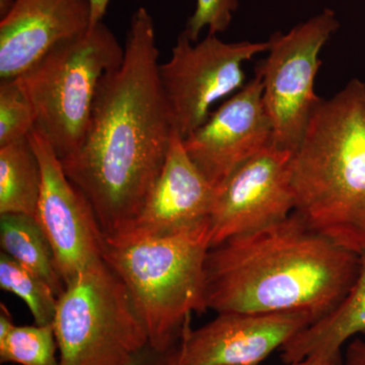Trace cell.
<instances>
[{"instance_id": "1", "label": "cell", "mask_w": 365, "mask_h": 365, "mask_svg": "<svg viewBox=\"0 0 365 365\" xmlns=\"http://www.w3.org/2000/svg\"><path fill=\"white\" fill-rule=\"evenodd\" d=\"M155 32L150 14L137 9L123 61L103 79L83 143L61 160L105 237L119 234L138 215L176 130L160 85Z\"/></svg>"}, {"instance_id": "2", "label": "cell", "mask_w": 365, "mask_h": 365, "mask_svg": "<svg viewBox=\"0 0 365 365\" xmlns=\"http://www.w3.org/2000/svg\"><path fill=\"white\" fill-rule=\"evenodd\" d=\"M359 263L360 255L317 234L292 212L270 227L210 247L206 309L217 314L306 312L318 321L345 299Z\"/></svg>"}, {"instance_id": "3", "label": "cell", "mask_w": 365, "mask_h": 365, "mask_svg": "<svg viewBox=\"0 0 365 365\" xmlns=\"http://www.w3.org/2000/svg\"><path fill=\"white\" fill-rule=\"evenodd\" d=\"M294 211L341 248L365 253V83L322 100L292 158Z\"/></svg>"}, {"instance_id": "4", "label": "cell", "mask_w": 365, "mask_h": 365, "mask_svg": "<svg viewBox=\"0 0 365 365\" xmlns=\"http://www.w3.org/2000/svg\"><path fill=\"white\" fill-rule=\"evenodd\" d=\"M210 222L134 242L106 239L103 259L121 278L158 351L181 340L191 314L206 311L205 261Z\"/></svg>"}, {"instance_id": "5", "label": "cell", "mask_w": 365, "mask_h": 365, "mask_svg": "<svg viewBox=\"0 0 365 365\" xmlns=\"http://www.w3.org/2000/svg\"><path fill=\"white\" fill-rule=\"evenodd\" d=\"M124 58V48L103 21L60 43L16 78L37 125L63 160L83 143L103 79Z\"/></svg>"}, {"instance_id": "6", "label": "cell", "mask_w": 365, "mask_h": 365, "mask_svg": "<svg viewBox=\"0 0 365 365\" xmlns=\"http://www.w3.org/2000/svg\"><path fill=\"white\" fill-rule=\"evenodd\" d=\"M52 324L59 365H126L150 345L126 285L104 259L66 283Z\"/></svg>"}, {"instance_id": "7", "label": "cell", "mask_w": 365, "mask_h": 365, "mask_svg": "<svg viewBox=\"0 0 365 365\" xmlns=\"http://www.w3.org/2000/svg\"><path fill=\"white\" fill-rule=\"evenodd\" d=\"M339 26L335 11L325 9L289 32L274 33L269 39L267 58L256 71L262 76L264 105L278 148L297 150L323 100L314 93L322 66L319 55Z\"/></svg>"}, {"instance_id": "8", "label": "cell", "mask_w": 365, "mask_h": 365, "mask_svg": "<svg viewBox=\"0 0 365 365\" xmlns=\"http://www.w3.org/2000/svg\"><path fill=\"white\" fill-rule=\"evenodd\" d=\"M268 48V41L225 43L210 34L195 44L184 32L178 37L158 73L173 123L182 138L208 119L215 103L244 88L245 62Z\"/></svg>"}, {"instance_id": "9", "label": "cell", "mask_w": 365, "mask_h": 365, "mask_svg": "<svg viewBox=\"0 0 365 365\" xmlns=\"http://www.w3.org/2000/svg\"><path fill=\"white\" fill-rule=\"evenodd\" d=\"M42 170L36 220L50 242L64 284L103 260L106 237L91 203L67 177L61 160L39 127L29 135Z\"/></svg>"}, {"instance_id": "10", "label": "cell", "mask_w": 365, "mask_h": 365, "mask_svg": "<svg viewBox=\"0 0 365 365\" xmlns=\"http://www.w3.org/2000/svg\"><path fill=\"white\" fill-rule=\"evenodd\" d=\"M294 153L271 143L217 190L210 215L211 247L270 227L294 212Z\"/></svg>"}, {"instance_id": "11", "label": "cell", "mask_w": 365, "mask_h": 365, "mask_svg": "<svg viewBox=\"0 0 365 365\" xmlns=\"http://www.w3.org/2000/svg\"><path fill=\"white\" fill-rule=\"evenodd\" d=\"M192 162L216 190L245 163L273 143L260 72L182 138Z\"/></svg>"}, {"instance_id": "12", "label": "cell", "mask_w": 365, "mask_h": 365, "mask_svg": "<svg viewBox=\"0 0 365 365\" xmlns=\"http://www.w3.org/2000/svg\"><path fill=\"white\" fill-rule=\"evenodd\" d=\"M314 321L306 312L220 313L196 330L186 326L175 365H259Z\"/></svg>"}, {"instance_id": "13", "label": "cell", "mask_w": 365, "mask_h": 365, "mask_svg": "<svg viewBox=\"0 0 365 365\" xmlns=\"http://www.w3.org/2000/svg\"><path fill=\"white\" fill-rule=\"evenodd\" d=\"M217 190L204 177L175 130L157 181L138 215L113 242H134L177 234L210 222Z\"/></svg>"}, {"instance_id": "14", "label": "cell", "mask_w": 365, "mask_h": 365, "mask_svg": "<svg viewBox=\"0 0 365 365\" xmlns=\"http://www.w3.org/2000/svg\"><path fill=\"white\" fill-rule=\"evenodd\" d=\"M91 26L90 0H14L0 21V78H19Z\"/></svg>"}, {"instance_id": "15", "label": "cell", "mask_w": 365, "mask_h": 365, "mask_svg": "<svg viewBox=\"0 0 365 365\" xmlns=\"http://www.w3.org/2000/svg\"><path fill=\"white\" fill-rule=\"evenodd\" d=\"M365 333V253L360 255L356 280L334 311L314 322L281 348L285 364L309 356H324L342 364L341 350L352 338Z\"/></svg>"}, {"instance_id": "16", "label": "cell", "mask_w": 365, "mask_h": 365, "mask_svg": "<svg viewBox=\"0 0 365 365\" xmlns=\"http://www.w3.org/2000/svg\"><path fill=\"white\" fill-rule=\"evenodd\" d=\"M42 188V170L30 139L0 146V215L35 217Z\"/></svg>"}, {"instance_id": "17", "label": "cell", "mask_w": 365, "mask_h": 365, "mask_svg": "<svg viewBox=\"0 0 365 365\" xmlns=\"http://www.w3.org/2000/svg\"><path fill=\"white\" fill-rule=\"evenodd\" d=\"M0 247L2 253L47 281L57 297L64 292L66 284L55 267L51 246L36 217L0 215Z\"/></svg>"}, {"instance_id": "18", "label": "cell", "mask_w": 365, "mask_h": 365, "mask_svg": "<svg viewBox=\"0 0 365 365\" xmlns=\"http://www.w3.org/2000/svg\"><path fill=\"white\" fill-rule=\"evenodd\" d=\"M0 287L16 294L26 304L36 325L53 323L58 297L47 281L0 253Z\"/></svg>"}, {"instance_id": "19", "label": "cell", "mask_w": 365, "mask_h": 365, "mask_svg": "<svg viewBox=\"0 0 365 365\" xmlns=\"http://www.w3.org/2000/svg\"><path fill=\"white\" fill-rule=\"evenodd\" d=\"M57 349L53 324L16 326L0 342V361L18 365H59Z\"/></svg>"}, {"instance_id": "20", "label": "cell", "mask_w": 365, "mask_h": 365, "mask_svg": "<svg viewBox=\"0 0 365 365\" xmlns=\"http://www.w3.org/2000/svg\"><path fill=\"white\" fill-rule=\"evenodd\" d=\"M36 125L35 110L16 79H1L0 146L28 138Z\"/></svg>"}, {"instance_id": "21", "label": "cell", "mask_w": 365, "mask_h": 365, "mask_svg": "<svg viewBox=\"0 0 365 365\" xmlns=\"http://www.w3.org/2000/svg\"><path fill=\"white\" fill-rule=\"evenodd\" d=\"M237 7V0H196L195 11L189 19L184 33L196 43L205 28L210 35L225 32Z\"/></svg>"}, {"instance_id": "22", "label": "cell", "mask_w": 365, "mask_h": 365, "mask_svg": "<svg viewBox=\"0 0 365 365\" xmlns=\"http://www.w3.org/2000/svg\"><path fill=\"white\" fill-rule=\"evenodd\" d=\"M179 343L167 351H158L148 345L126 365H175Z\"/></svg>"}, {"instance_id": "23", "label": "cell", "mask_w": 365, "mask_h": 365, "mask_svg": "<svg viewBox=\"0 0 365 365\" xmlns=\"http://www.w3.org/2000/svg\"><path fill=\"white\" fill-rule=\"evenodd\" d=\"M341 365H365V333L350 340Z\"/></svg>"}, {"instance_id": "24", "label": "cell", "mask_w": 365, "mask_h": 365, "mask_svg": "<svg viewBox=\"0 0 365 365\" xmlns=\"http://www.w3.org/2000/svg\"><path fill=\"white\" fill-rule=\"evenodd\" d=\"M0 342L6 339L9 333L13 331L14 325L13 316L9 313L4 304H0Z\"/></svg>"}, {"instance_id": "25", "label": "cell", "mask_w": 365, "mask_h": 365, "mask_svg": "<svg viewBox=\"0 0 365 365\" xmlns=\"http://www.w3.org/2000/svg\"><path fill=\"white\" fill-rule=\"evenodd\" d=\"M91 7V26L103 21L111 0H90Z\"/></svg>"}, {"instance_id": "26", "label": "cell", "mask_w": 365, "mask_h": 365, "mask_svg": "<svg viewBox=\"0 0 365 365\" xmlns=\"http://www.w3.org/2000/svg\"><path fill=\"white\" fill-rule=\"evenodd\" d=\"M287 365H337L332 360L326 359L324 356H309L299 361L292 362Z\"/></svg>"}]
</instances>
